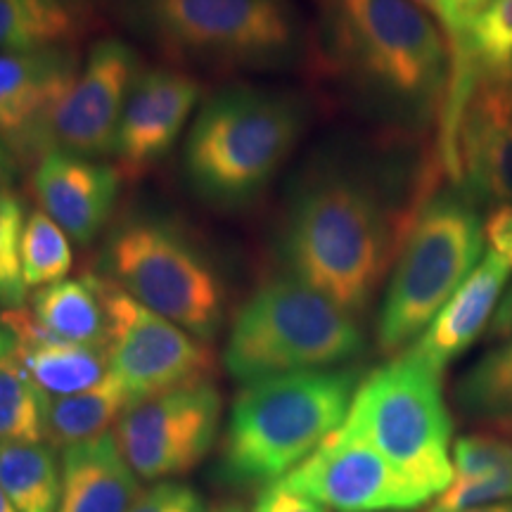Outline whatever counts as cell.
<instances>
[{
  "instance_id": "23",
  "label": "cell",
  "mask_w": 512,
  "mask_h": 512,
  "mask_svg": "<svg viewBox=\"0 0 512 512\" xmlns=\"http://www.w3.org/2000/svg\"><path fill=\"white\" fill-rule=\"evenodd\" d=\"M34 318L43 330L64 342L107 347L110 323L100 278L93 275L41 287L34 294Z\"/></svg>"
},
{
  "instance_id": "37",
  "label": "cell",
  "mask_w": 512,
  "mask_h": 512,
  "mask_svg": "<svg viewBox=\"0 0 512 512\" xmlns=\"http://www.w3.org/2000/svg\"><path fill=\"white\" fill-rule=\"evenodd\" d=\"M17 351V339L15 335H12V330L8 328V325L0 320V361H3L5 356L15 354Z\"/></svg>"
},
{
  "instance_id": "8",
  "label": "cell",
  "mask_w": 512,
  "mask_h": 512,
  "mask_svg": "<svg viewBox=\"0 0 512 512\" xmlns=\"http://www.w3.org/2000/svg\"><path fill=\"white\" fill-rule=\"evenodd\" d=\"M105 264L112 283L145 309L202 342L216 337L223 320L221 280L200 249L171 223H124L107 245Z\"/></svg>"
},
{
  "instance_id": "24",
  "label": "cell",
  "mask_w": 512,
  "mask_h": 512,
  "mask_svg": "<svg viewBox=\"0 0 512 512\" xmlns=\"http://www.w3.org/2000/svg\"><path fill=\"white\" fill-rule=\"evenodd\" d=\"M133 399L117 377L107 375L105 382L88 392L50 399L46 406V439L53 446H74L107 432L119 422Z\"/></svg>"
},
{
  "instance_id": "3",
  "label": "cell",
  "mask_w": 512,
  "mask_h": 512,
  "mask_svg": "<svg viewBox=\"0 0 512 512\" xmlns=\"http://www.w3.org/2000/svg\"><path fill=\"white\" fill-rule=\"evenodd\" d=\"M358 384L351 368L297 370L245 384L230 411L223 477L266 486L285 479L344 425Z\"/></svg>"
},
{
  "instance_id": "38",
  "label": "cell",
  "mask_w": 512,
  "mask_h": 512,
  "mask_svg": "<svg viewBox=\"0 0 512 512\" xmlns=\"http://www.w3.org/2000/svg\"><path fill=\"white\" fill-rule=\"evenodd\" d=\"M427 512H512V503H501V505H482V508H467V510H439L432 508Z\"/></svg>"
},
{
  "instance_id": "7",
  "label": "cell",
  "mask_w": 512,
  "mask_h": 512,
  "mask_svg": "<svg viewBox=\"0 0 512 512\" xmlns=\"http://www.w3.org/2000/svg\"><path fill=\"white\" fill-rule=\"evenodd\" d=\"M484 223L460 192H437L396 259L377 318V347L392 356L418 339L484 259Z\"/></svg>"
},
{
  "instance_id": "25",
  "label": "cell",
  "mask_w": 512,
  "mask_h": 512,
  "mask_svg": "<svg viewBox=\"0 0 512 512\" xmlns=\"http://www.w3.org/2000/svg\"><path fill=\"white\" fill-rule=\"evenodd\" d=\"M0 486L19 512H57L62 467L53 446L0 444Z\"/></svg>"
},
{
  "instance_id": "26",
  "label": "cell",
  "mask_w": 512,
  "mask_h": 512,
  "mask_svg": "<svg viewBox=\"0 0 512 512\" xmlns=\"http://www.w3.org/2000/svg\"><path fill=\"white\" fill-rule=\"evenodd\" d=\"M512 62V0H491L472 19L463 55L451 62L446 100L467 98L477 69H508Z\"/></svg>"
},
{
  "instance_id": "19",
  "label": "cell",
  "mask_w": 512,
  "mask_h": 512,
  "mask_svg": "<svg viewBox=\"0 0 512 512\" xmlns=\"http://www.w3.org/2000/svg\"><path fill=\"white\" fill-rule=\"evenodd\" d=\"M17 339V356L41 392L50 399L74 396L98 387L110 375L107 347L64 342L43 330L34 313L10 309L0 316Z\"/></svg>"
},
{
  "instance_id": "2",
  "label": "cell",
  "mask_w": 512,
  "mask_h": 512,
  "mask_svg": "<svg viewBox=\"0 0 512 512\" xmlns=\"http://www.w3.org/2000/svg\"><path fill=\"white\" fill-rule=\"evenodd\" d=\"M323 43L332 72L377 114L439 133L451 53L413 0H323Z\"/></svg>"
},
{
  "instance_id": "32",
  "label": "cell",
  "mask_w": 512,
  "mask_h": 512,
  "mask_svg": "<svg viewBox=\"0 0 512 512\" xmlns=\"http://www.w3.org/2000/svg\"><path fill=\"white\" fill-rule=\"evenodd\" d=\"M128 512H207L202 498L192 486L178 482H159L140 491Z\"/></svg>"
},
{
  "instance_id": "27",
  "label": "cell",
  "mask_w": 512,
  "mask_h": 512,
  "mask_svg": "<svg viewBox=\"0 0 512 512\" xmlns=\"http://www.w3.org/2000/svg\"><path fill=\"white\" fill-rule=\"evenodd\" d=\"M456 403L467 420L512 418V335L494 344L456 384Z\"/></svg>"
},
{
  "instance_id": "10",
  "label": "cell",
  "mask_w": 512,
  "mask_h": 512,
  "mask_svg": "<svg viewBox=\"0 0 512 512\" xmlns=\"http://www.w3.org/2000/svg\"><path fill=\"white\" fill-rule=\"evenodd\" d=\"M100 290L110 323V373L124 384L133 403L207 380L214 356L202 342L145 309L112 280H100Z\"/></svg>"
},
{
  "instance_id": "12",
  "label": "cell",
  "mask_w": 512,
  "mask_h": 512,
  "mask_svg": "<svg viewBox=\"0 0 512 512\" xmlns=\"http://www.w3.org/2000/svg\"><path fill=\"white\" fill-rule=\"evenodd\" d=\"M280 482L335 512H406L430 501L344 425Z\"/></svg>"
},
{
  "instance_id": "29",
  "label": "cell",
  "mask_w": 512,
  "mask_h": 512,
  "mask_svg": "<svg viewBox=\"0 0 512 512\" xmlns=\"http://www.w3.org/2000/svg\"><path fill=\"white\" fill-rule=\"evenodd\" d=\"M72 268V247L67 233L46 211H31L22 235V278L29 287L62 283Z\"/></svg>"
},
{
  "instance_id": "28",
  "label": "cell",
  "mask_w": 512,
  "mask_h": 512,
  "mask_svg": "<svg viewBox=\"0 0 512 512\" xmlns=\"http://www.w3.org/2000/svg\"><path fill=\"white\" fill-rule=\"evenodd\" d=\"M48 396L15 354L0 361V444H41L46 439Z\"/></svg>"
},
{
  "instance_id": "21",
  "label": "cell",
  "mask_w": 512,
  "mask_h": 512,
  "mask_svg": "<svg viewBox=\"0 0 512 512\" xmlns=\"http://www.w3.org/2000/svg\"><path fill=\"white\" fill-rule=\"evenodd\" d=\"M501 503H512V434H465L453 444V479L434 508L467 510Z\"/></svg>"
},
{
  "instance_id": "20",
  "label": "cell",
  "mask_w": 512,
  "mask_h": 512,
  "mask_svg": "<svg viewBox=\"0 0 512 512\" xmlns=\"http://www.w3.org/2000/svg\"><path fill=\"white\" fill-rule=\"evenodd\" d=\"M62 496L57 512H128L140 494L117 434L105 432L62 451Z\"/></svg>"
},
{
  "instance_id": "4",
  "label": "cell",
  "mask_w": 512,
  "mask_h": 512,
  "mask_svg": "<svg viewBox=\"0 0 512 512\" xmlns=\"http://www.w3.org/2000/svg\"><path fill=\"white\" fill-rule=\"evenodd\" d=\"M306 126L294 95L235 86L207 100L185 140V176L192 190L219 207H240L259 195Z\"/></svg>"
},
{
  "instance_id": "42",
  "label": "cell",
  "mask_w": 512,
  "mask_h": 512,
  "mask_svg": "<svg viewBox=\"0 0 512 512\" xmlns=\"http://www.w3.org/2000/svg\"><path fill=\"white\" fill-rule=\"evenodd\" d=\"M221 512H245L240 508V505H226V508H223Z\"/></svg>"
},
{
  "instance_id": "36",
  "label": "cell",
  "mask_w": 512,
  "mask_h": 512,
  "mask_svg": "<svg viewBox=\"0 0 512 512\" xmlns=\"http://www.w3.org/2000/svg\"><path fill=\"white\" fill-rule=\"evenodd\" d=\"M12 169H15V162H12L10 145L0 136V188L12 178Z\"/></svg>"
},
{
  "instance_id": "9",
  "label": "cell",
  "mask_w": 512,
  "mask_h": 512,
  "mask_svg": "<svg viewBox=\"0 0 512 512\" xmlns=\"http://www.w3.org/2000/svg\"><path fill=\"white\" fill-rule=\"evenodd\" d=\"M145 29L176 55L221 67H280L299 53L290 0H138Z\"/></svg>"
},
{
  "instance_id": "35",
  "label": "cell",
  "mask_w": 512,
  "mask_h": 512,
  "mask_svg": "<svg viewBox=\"0 0 512 512\" xmlns=\"http://www.w3.org/2000/svg\"><path fill=\"white\" fill-rule=\"evenodd\" d=\"M512 335V283L505 287L501 304L494 313V320H491L489 330H486V339L489 342H501V339H508Z\"/></svg>"
},
{
  "instance_id": "39",
  "label": "cell",
  "mask_w": 512,
  "mask_h": 512,
  "mask_svg": "<svg viewBox=\"0 0 512 512\" xmlns=\"http://www.w3.org/2000/svg\"><path fill=\"white\" fill-rule=\"evenodd\" d=\"M491 0H465V5H467V10H470V15H472V19H475V15L482 8H486V5H489Z\"/></svg>"
},
{
  "instance_id": "40",
  "label": "cell",
  "mask_w": 512,
  "mask_h": 512,
  "mask_svg": "<svg viewBox=\"0 0 512 512\" xmlns=\"http://www.w3.org/2000/svg\"><path fill=\"white\" fill-rule=\"evenodd\" d=\"M0 512H19L15 505H12L8 494L3 491V486H0Z\"/></svg>"
},
{
  "instance_id": "34",
  "label": "cell",
  "mask_w": 512,
  "mask_h": 512,
  "mask_svg": "<svg viewBox=\"0 0 512 512\" xmlns=\"http://www.w3.org/2000/svg\"><path fill=\"white\" fill-rule=\"evenodd\" d=\"M484 238L491 245V252L512 268V202L491 211L484 223Z\"/></svg>"
},
{
  "instance_id": "16",
  "label": "cell",
  "mask_w": 512,
  "mask_h": 512,
  "mask_svg": "<svg viewBox=\"0 0 512 512\" xmlns=\"http://www.w3.org/2000/svg\"><path fill=\"white\" fill-rule=\"evenodd\" d=\"M200 100V83L174 69L140 72L128 93L112 155L124 176H143L181 136L192 107Z\"/></svg>"
},
{
  "instance_id": "43",
  "label": "cell",
  "mask_w": 512,
  "mask_h": 512,
  "mask_svg": "<svg viewBox=\"0 0 512 512\" xmlns=\"http://www.w3.org/2000/svg\"><path fill=\"white\" fill-rule=\"evenodd\" d=\"M510 79H512V62H510Z\"/></svg>"
},
{
  "instance_id": "41",
  "label": "cell",
  "mask_w": 512,
  "mask_h": 512,
  "mask_svg": "<svg viewBox=\"0 0 512 512\" xmlns=\"http://www.w3.org/2000/svg\"><path fill=\"white\" fill-rule=\"evenodd\" d=\"M496 430H501V432H505V434H512V418H508V420H503V422H496Z\"/></svg>"
},
{
  "instance_id": "5",
  "label": "cell",
  "mask_w": 512,
  "mask_h": 512,
  "mask_svg": "<svg viewBox=\"0 0 512 512\" xmlns=\"http://www.w3.org/2000/svg\"><path fill=\"white\" fill-rule=\"evenodd\" d=\"M363 347L366 339L351 313L292 275L266 283L238 311L223 366L249 384L297 370L335 368Z\"/></svg>"
},
{
  "instance_id": "6",
  "label": "cell",
  "mask_w": 512,
  "mask_h": 512,
  "mask_svg": "<svg viewBox=\"0 0 512 512\" xmlns=\"http://www.w3.org/2000/svg\"><path fill=\"white\" fill-rule=\"evenodd\" d=\"M344 427L366 439L427 498L453 479V420L441 375L403 351L358 384Z\"/></svg>"
},
{
  "instance_id": "1",
  "label": "cell",
  "mask_w": 512,
  "mask_h": 512,
  "mask_svg": "<svg viewBox=\"0 0 512 512\" xmlns=\"http://www.w3.org/2000/svg\"><path fill=\"white\" fill-rule=\"evenodd\" d=\"M446 174L439 152L411 166L332 157L290 202L283 256L294 278L347 313L368 309Z\"/></svg>"
},
{
  "instance_id": "18",
  "label": "cell",
  "mask_w": 512,
  "mask_h": 512,
  "mask_svg": "<svg viewBox=\"0 0 512 512\" xmlns=\"http://www.w3.org/2000/svg\"><path fill=\"white\" fill-rule=\"evenodd\" d=\"M512 268L501 256L486 252L475 271L444 304L437 318L406 351L420 358L425 366L444 375V370L463 356L479 337L486 335L494 313L508 287Z\"/></svg>"
},
{
  "instance_id": "22",
  "label": "cell",
  "mask_w": 512,
  "mask_h": 512,
  "mask_svg": "<svg viewBox=\"0 0 512 512\" xmlns=\"http://www.w3.org/2000/svg\"><path fill=\"white\" fill-rule=\"evenodd\" d=\"M88 19V0H0V53L69 46Z\"/></svg>"
},
{
  "instance_id": "33",
  "label": "cell",
  "mask_w": 512,
  "mask_h": 512,
  "mask_svg": "<svg viewBox=\"0 0 512 512\" xmlns=\"http://www.w3.org/2000/svg\"><path fill=\"white\" fill-rule=\"evenodd\" d=\"M252 512H330L323 503L313 501L311 496L294 491L283 482L268 484L259 496H256Z\"/></svg>"
},
{
  "instance_id": "30",
  "label": "cell",
  "mask_w": 512,
  "mask_h": 512,
  "mask_svg": "<svg viewBox=\"0 0 512 512\" xmlns=\"http://www.w3.org/2000/svg\"><path fill=\"white\" fill-rule=\"evenodd\" d=\"M24 204L15 192L0 188V304L5 309H22L27 285L22 278V235Z\"/></svg>"
},
{
  "instance_id": "31",
  "label": "cell",
  "mask_w": 512,
  "mask_h": 512,
  "mask_svg": "<svg viewBox=\"0 0 512 512\" xmlns=\"http://www.w3.org/2000/svg\"><path fill=\"white\" fill-rule=\"evenodd\" d=\"M413 3L434 19L441 34L446 36L451 62H456L463 55L467 29L472 24V15L467 10L465 0H413Z\"/></svg>"
},
{
  "instance_id": "13",
  "label": "cell",
  "mask_w": 512,
  "mask_h": 512,
  "mask_svg": "<svg viewBox=\"0 0 512 512\" xmlns=\"http://www.w3.org/2000/svg\"><path fill=\"white\" fill-rule=\"evenodd\" d=\"M138 74V55L124 41L105 38L95 43L50 119L48 152L60 150L86 159L112 155Z\"/></svg>"
},
{
  "instance_id": "14",
  "label": "cell",
  "mask_w": 512,
  "mask_h": 512,
  "mask_svg": "<svg viewBox=\"0 0 512 512\" xmlns=\"http://www.w3.org/2000/svg\"><path fill=\"white\" fill-rule=\"evenodd\" d=\"M475 204L512 202V79L477 69L456 131V181Z\"/></svg>"
},
{
  "instance_id": "11",
  "label": "cell",
  "mask_w": 512,
  "mask_h": 512,
  "mask_svg": "<svg viewBox=\"0 0 512 512\" xmlns=\"http://www.w3.org/2000/svg\"><path fill=\"white\" fill-rule=\"evenodd\" d=\"M221 394L209 380L147 396L126 408L117 441L128 465L145 482L190 472L214 446Z\"/></svg>"
},
{
  "instance_id": "17",
  "label": "cell",
  "mask_w": 512,
  "mask_h": 512,
  "mask_svg": "<svg viewBox=\"0 0 512 512\" xmlns=\"http://www.w3.org/2000/svg\"><path fill=\"white\" fill-rule=\"evenodd\" d=\"M121 171L53 150L38 159L34 192L46 214L79 245H88L110 219Z\"/></svg>"
},
{
  "instance_id": "15",
  "label": "cell",
  "mask_w": 512,
  "mask_h": 512,
  "mask_svg": "<svg viewBox=\"0 0 512 512\" xmlns=\"http://www.w3.org/2000/svg\"><path fill=\"white\" fill-rule=\"evenodd\" d=\"M79 72L72 46L0 53V136L10 150L48 155L50 119Z\"/></svg>"
}]
</instances>
